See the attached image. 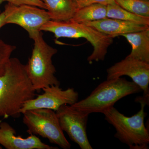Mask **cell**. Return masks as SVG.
<instances>
[{
	"label": "cell",
	"mask_w": 149,
	"mask_h": 149,
	"mask_svg": "<svg viewBox=\"0 0 149 149\" xmlns=\"http://www.w3.org/2000/svg\"><path fill=\"white\" fill-rule=\"evenodd\" d=\"M0 145L7 149H57L43 143L36 135L27 138L16 136L14 128L6 122H0Z\"/></svg>",
	"instance_id": "obj_11"
},
{
	"label": "cell",
	"mask_w": 149,
	"mask_h": 149,
	"mask_svg": "<svg viewBox=\"0 0 149 149\" xmlns=\"http://www.w3.org/2000/svg\"><path fill=\"white\" fill-rule=\"evenodd\" d=\"M35 96L26 65L18 58H11L5 72L0 76V117H18L25 102Z\"/></svg>",
	"instance_id": "obj_1"
},
{
	"label": "cell",
	"mask_w": 149,
	"mask_h": 149,
	"mask_svg": "<svg viewBox=\"0 0 149 149\" xmlns=\"http://www.w3.org/2000/svg\"><path fill=\"white\" fill-rule=\"evenodd\" d=\"M107 79H115L124 75L130 77L143 92L149 95V63L126 56L107 70Z\"/></svg>",
	"instance_id": "obj_10"
},
{
	"label": "cell",
	"mask_w": 149,
	"mask_h": 149,
	"mask_svg": "<svg viewBox=\"0 0 149 149\" xmlns=\"http://www.w3.org/2000/svg\"><path fill=\"white\" fill-rule=\"evenodd\" d=\"M51 20L67 21L74 16L77 7L73 0H42Z\"/></svg>",
	"instance_id": "obj_14"
},
{
	"label": "cell",
	"mask_w": 149,
	"mask_h": 149,
	"mask_svg": "<svg viewBox=\"0 0 149 149\" xmlns=\"http://www.w3.org/2000/svg\"><path fill=\"white\" fill-rule=\"evenodd\" d=\"M34 47L32 55L26 65V71L35 91L52 85H60L56 77L53 56L57 53L55 48L46 42L42 31L33 39Z\"/></svg>",
	"instance_id": "obj_5"
},
{
	"label": "cell",
	"mask_w": 149,
	"mask_h": 149,
	"mask_svg": "<svg viewBox=\"0 0 149 149\" xmlns=\"http://www.w3.org/2000/svg\"><path fill=\"white\" fill-rule=\"evenodd\" d=\"M77 6V9L95 3H101L105 5L116 4L114 0H73Z\"/></svg>",
	"instance_id": "obj_20"
},
{
	"label": "cell",
	"mask_w": 149,
	"mask_h": 149,
	"mask_svg": "<svg viewBox=\"0 0 149 149\" xmlns=\"http://www.w3.org/2000/svg\"><path fill=\"white\" fill-rule=\"evenodd\" d=\"M116 4L130 12L149 17V2L141 0H114Z\"/></svg>",
	"instance_id": "obj_17"
},
{
	"label": "cell",
	"mask_w": 149,
	"mask_h": 149,
	"mask_svg": "<svg viewBox=\"0 0 149 149\" xmlns=\"http://www.w3.org/2000/svg\"><path fill=\"white\" fill-rule=\"evenodd\" d=\"M40 30L53 33L56 39L60 38L86 39L93 47V53L87 58L90 63L94 61H104L108 49L113 42V37L112 36L103 34L91 26L70 20H49L42 26Z\"/></svg>",
	"instance_id": "obj_4"
},
{
	"label": "cell",
	"mask_w": 149,
	"mask_h": 149,
	"mask_svg": "<svg viewBox=\"0 0 149 149\" xmlns=\"http://www.w3.org/2000/svg\"><path fill=\"white\" fill-rule=\"evenodd\" d=\"M2 149V147L0 146V149Z\"/></svg>",
	"instance_id": "obj_24"
},
{
	"label": "cell",
	"mask_w": 149,
	"mask_h": 149,
	"mask_svg": "<svg viewBox=\"0 0 149 149\" xmlns=\"http://www.w3.org/2000/svg\"><path fill=\"white\" fill-rule=\"evenodd\" d=\"M60 125L70 139L81 149H93L87 133L88 116L90 114L77 110L69 105L61 106L57 111Z\"/></svg>",
	"instance_id": "obj_8"
},
{
	"label": "cell",
	"mask_w": 149,
	"mask_h": 149,
	"mask_svg": "<svg viewBox=\"0 0 149 149\" xmlns=\"http://www.w3.org/2000/svg\"><path fill=\"white\" fill-rule=\"evenodd\" d=\"M142 91L137 84L125 78L107 79L99 84L87 97L70 106L89 114L102 113L123 98Z\"/></svg>",
	"instance_id": "obj_3"
},
{
	"label": "cell",
	"mask_w": 149,
	"mask_h": 149,
	"mask_svg": "<svg viewBox=\"0 0 149 149\" xmlns=\"http://www.w3.org/2000/svg\"><path fill=\"white\" fill-rule=\"evenodd\" d=\"M82 23L91 26L99 32L111 36L113 38L124 34L143 31L149 28V25L108 17Z\"/></svg>",
	"instance_id": "obj_12"
},
{
	"label": "cell",
	"mask_w": 149,
	"mask_h": 149,
	"mask_svg": "<svg viewBox=\"0 0 149 149\" xmlns=\"http://www.w3.org/2000/svg\"><path fill=\"white\" fill-rule=\"evenodd\" d=\"M3 12L6 24L19 25L28 32L32 40L41 32L42 26L51 20L47 11L35 6L8 3Z\"/></svg>",
	"instance_id": "obj_7"
},
{
	"label": "cell",
	"mask_w": 149,
	"mask_h": 149,
	"mask_svg": "<svg viewBox=\"0 0 149 149\" xmlns=\"http://www.w3.org/2000/svg\"><path fill=\"white\" fill-rule=\"evenodd\" d=\"M149 95L137 97L135 102L141 104V109L137 113L127 117L120 113L114 107L102 113L105 120L114 127L115 138L128 145L131 149L149 148V130L146 127L144 119L147 113L144 109L149 104Z\"/></svg>",
	"instance_id": "obj_2"
},
{
	"label": "cell",
	"mask_w": 149,
	"mask_h": 149,
	"mask_svg": "<svg viewBox=\"0 0 149 149\" xmlns=\"http://www.w3.org/2000/svg\"><path fill=\"white\" fill-rule=\"evenodd\" d=\"M5 24V16L4 13L3 11L0 13V29Z\"/></svg>",
	"instance_id": "obj_21"
},
{
	"label": "cell",
	"mask_w": 149,
	"mask_h": 149,
	"mask_svg": "<svg viewBox=\"0 0 149 149\" xmlns=\"http://www.w3.org/2000/svg\"><path fill=\"white\" fill-rule=\"evenodd\" d=\"M107 17V6L95 3L77 9L70 20L83 23L95 21Z\"/></svg>",
	"instance_id": "obj_15"
},
{
	"label": "cell",
	"mask_w": 149,
	"mask_h": 149,
	"mask_svg": "<svg viewBox=\"0 0 149 149\" xmlns=\"http://www.w3.org/2000/svg\"><path fill=\"white\" fill-rule=\"evenodd\" d=\"M23 122L29 134L47 139L50 143L63 149L71 148L62 130L56 112L46 109H37L24 111Z\"/></svg>",
	"instance_id": "obj_6"
},
{
	"label": "cell",
	"mask_w": 149,
	"mask_h": 149,
	"mask_svg": "<svg viewBox=\"0 0 149 149\" xmlns=\"http://www.w3.org/2000/svg\"><path fill=\"white\" fill-rule=\"evenodd\" d=\"M121 36L125 37L132 47L127 57L149 63V28Z\"/></svg>",
	"instance_id": "obj_13"
},
{
	"label": "cell",
	"mask_w": 149,
	"mask_h": 149,
	"mask_svg": "<svg viewBox=\"0 0 149 149\" xmlns=\"http://www.w3.org/2000/svg\"><path fill=\"white\" fill-rule=\"evenodd\" d=\"M4 1V0H0V6H1V5L2 4V3ZM0 13H1V10H0Z\"/></svg>",
	"instance_id": "obj_22"
},
{
	"label": "cell",
	"mask_w": 149,
	"mask_h": 149,
	"mask_svg": "<svg viewBox=\"0 0 149 149\" xmlns=\"http://www.w3.org/2000/svg\"><path fill=\"white\" fill-rule=\"evenodd\" d=\"M15 49V46L7 44L0 40V76L5 72L11 55Z\"/></svg>",
	"instance_id": "obj_18"
},
{
	"label": "cell",
	"mask_w": 149,
	"mask_h": 149,
	"mask_svg": "<svg viewBox=\"0 0 149 149\" xmlns=\"http://www.w3.org/2000/svg\"><path fill=\"white\" fill-rule=\"evenodd\" d=\"M107 17L149 25V17L130 12L116 4L107 6Z\"/></svg>",
	"instance_id": "obj_16"
},
{
	"label": "cell",
	"mask_w": 149,
	"mask_h": 149,
	"mask_svg": "<svg viewBox=\"0 0 149 149\" xmlns=\"http://www.w3.org/2000/svg\"><path fill=\"white\" fill-rule=\"evenodd\" d=\"M60 85H52L43 88V94L25 102L20 110L21 113L37 109H46L56 112L63 105H72L78 101L79 94L74 88L63 90Z\"/></svg>",
	"instance_id": "obj_9"
},
{
	"label": "cell",
	"mask_w": 149,
	"mask_h": 149,
	"mask_svg": "<svg viewBox=\"0 0 149 149\" xmlns=\"http://www.w3.org/2000/svg\"><path fill=\"white\" fill-rule=\"evenodd\" d=\"M8 3L15 6L27 5L35 6L40 8L47 10V6L42 0H4Z\"/></svg>",
	"instance_id": "obj_19"
},
{
	"label": "cell",
	"mask_w": 149,
	"mask_h": 149,
	"mask_svg": "<svg viewBox=\"0 0 149 149\" xmlns=\"http://www.w3.org/2000/svg\"><path fill=\"white\" fill-rule=\"evenodd\" d=\"M141 1H143L149 2V0H141Z\"/></svg>",
	"instance_id": "obj_23"
}]
</instances>
